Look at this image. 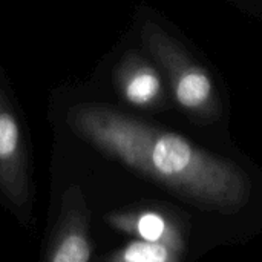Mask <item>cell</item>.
I'll use <instances>...</instances> for the list:
<instances>
[{"mask_svg":"<svg viewBox=\"0 0 262 262\" xmlns=\"http://www.w3.org/2000/svg\"><path fill=\"white\" fill-rule=\"evenodd\" d=\"M66 120L98 150L201 207L235 213L250 200V181L241 167L180 134L103 104H77Z\"/></svg>","mask_w":262,"mask_h":262,"instance_id":"obj_1","label":"cell"},{"mask_svg":"<svg viewBox=\"0 0 262 262\" xmlns=\"http://www.w3.org/2000/svg\"><path fill=\"white\" fill-rule=\"evenodd\" d=\"M141 37L147 51L163 68L177 106L198 121L218 120L221 104L209 71L155 21L143 25Z\"/></svg>","mask_w":262,"mask_h":262,"instance_id":"obj_2","label":"cell"},{"mask_svg":"<svg viewBox=\"0 0 262 262\" xmlns=\"http://www.w3.org/2000/svg\"><path fill=\"white\" fill-rule=\"evenodd\" d=\"M0 190L17 207L29 200L28 158L18 120L0 84Z\"/></svg>","mask_w":262,"mask_h":262,"instance_id":"obj_3","label":"cell"},{"mask_svg":"<svg viewBox=\"0 0 262 262\" xmlns=\"http://www.w3.org/2000/svg\"><path fill=\"white\" fill-rule=\"evenodd\" d=\"M92 255L89 210L78 186L64 190L46 262H89Z\"/></svg>","mask_w":262,"mask_h":262,"instance_id":"obj_4","label":"cell"},{"mask_svg":"<svg viewBox=\"0 0 262 262\" xmlns=\"http://www.w3.org/2000/svg\"><path fill=\"white\" fill-rule=\"evenodd\" d=\"M106 223L114 230L134 236V239L138 241L166 244L180 250L186 247L181 224L170 213L163 210L135 209L112 212L106 216Z\"/></svg>","mask_w":262,"mask_h":262,"instance_id":"obj_5","label":"cell"},{"mask_svg":"<svg viewBox=\"0 0 262 262\" xmlns=\"http://www.w3.org/2000/svg\"><path fill=\"white\" fill-rule=\"evenodd\" d=\"M115 84L124 101L141 109L166 103V84L160 71L137 54H127L115 71Z\"/></svg>","mask_w":262,"mask_h":262,"instance_id":"obj_6","label":"cell"},{"mask_svg":"<svg viewBox=\"0 0 262 262\" xmlns=\"http://www.w3.org/2000/svg\"><path fill=\"white\" fill-rule=\"evenodd\" d=\"M184 250L166 246L132 239L117 250L109 262H181Z\"/></svg>","mask_w":262,"mask_h":262,"instance_id":"obj_7","label":"cell"}]
</instances>
